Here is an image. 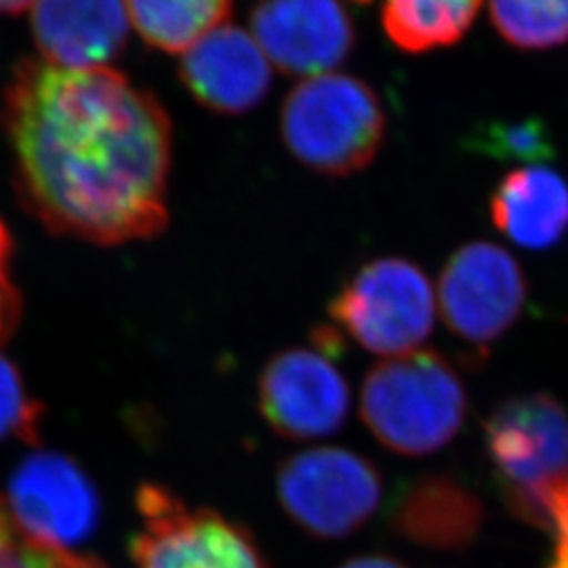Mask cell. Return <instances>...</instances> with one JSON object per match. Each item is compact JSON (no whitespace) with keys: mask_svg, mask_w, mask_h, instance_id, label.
I'll return each instance as SVG.
<instances>
[{"mask_svg":"<svg viewBox=\"0 0 568 568\" xmlns=\"http://www.w3.org/2000/svg\"><path fill=\"white\" fill-rule=\"evenodd\" d=\"M434 288L405 257H379L358 267L328 304L333 328L366 352L405 356L434 328Z\"/></svg>","mask_w":568,"mask_h":568,"instance_id":"cell-5","label":"cell"},{"mask_svg":"<svg viewBox=\"0 0 568 568\" xmlns=\"http://www.w3.org/2000/svg\"><path fill=\"white\" fill-rule=\"evenodd\" d=\"M386 110L375 89L349 74L300 82L281 108V135L295 161L326 178L365 171L386 140Z\"/></svg>","mask_w":568,"mask_h":568,"instance_id":"cell-3","label":"cell"},{"mask_svg":"<svg viewBox=\"0 0 568 568\" xmlns=\"http://www.w3.org/2000/svg\"><path fill=\"white\" fill-rule=\"evenodd\" d=\"M488 209L511 243L544 251L568 234L567 180L544 164L514 169L493 190Z\"/></svg>","mask_w":568,"mask_h":568,"instance_id":"cell-15","label":"cell"},{"mask_svg":"<svg viewBox=\"0 0 568 568\" xmlns=\"http://www.w3.org/2000/svg\"><path fill=\"white\" fill-rule=\"evenodd\" d=\"M392 527L422 548L457 551L478 537L485 508L478 495L450 474H424L394 497Z\"/></svg>","mask_w":568,"mask_h":568,"instance_id":"cell-14","label":"cell"},{"mask_svg":"<svg viewBox=\"0 0 568 568\" xmlns=\"http://www.w3.org/2000/svg\"><path fill=\"white\" fill-rule=\"evenodd\" d=\"M554 530H556V551L548 568H568V509L558 514Z\"/></svg>","mask_w":568,"mask_h":568,"instance_id":"cell-23","label":"cell"},{"mask_svg":"<svg viewBox=\"0 0 568 568\" xmlns=\"http://www.w3.org/2000/svg\"><path fill=\"white\" fill-rule=\"evenodd\" d=\"M527 276L504 246L474 241L459 246L440 272L443 323L462 344L487 354L525 314Z\"/></svg>","mask_w":568,"mask_h":568,"instance_id":"cell-8","label":"cell"},{"mask_svg":"<svg viewBox=\"0 0 568 568\" xmlns=\"http://www.w3.org/2000/svg\"><path fill=\"white\" fill-rule=\"evenodd\" d=\"M495 483L523 520L551 528V508L568 487V408L546 392L495 406L483 427Z\"/></svg>","mask_w":568,"mask_h":568,"instance_id":"cell-4","label":"cell"},{"mask_svg":"<svg viewBox=\"0 0 568 568\" xmlns=\"http://www.w3.org/2000/svg\"><path fill=\"white\" fill-rule=\"evenodd\" d=\"M276 495L286 516L321 539L361 530L382 504V474L361 453L344 447L305 448L276 469Z\"/></svg>","mask_w":568,"mask_h":568,"instance_id":"cell-6","label":"cell"},{"mask_svg":"<svg viewBox=\"0 0 568 568\" xmlns=\"http://www.w3.org/2000/svg\"><path fill=\"white\" fill-rule=\"evenodd\" d=\"M467 415V392L457 368L438 352L389 358L366 373L361 417L387 450L424 457L450 445Z\"/></svg>","mask_w":568,"mask_h":568,"instance_id":"cell-2","label":"cell"},{"mask_svg":"<svg viewBox=\"0 0 568 568\" xmlns=\"http://www.w3.org/2000/svg\"><path fill=\"white\" fill-rule=\"evenodd\" d=\"M0 568H105L102 560L81 551L42 544L16 523L0 495Z\"/></svg>","mask_w":568,"mask_h":568,"instance_id":"cell-20","label":"cell"},{"mask_svg":"<svg viewBox=\"0 0 568 568\" xmlns=\"http://www.w3.org/2000/svg\"><path fill=\"white\" fill-rule=\"evenodd\" d=\"M124 4L143 42L164 53H185L232 13V0H124Z\"/></svg>","mask_w":568,"mask_h":568,"instance_id":"cell-17","label":"cell"},{"mask_svg":"<svg viewBox=\"0 0 568 568\" xmlns=\"http://www.w3.org/2000/svg\"><path fill=\"white\" fill-rule=\"evenodd\" d=\"M255 41L286 77H318L337 68L356 42L339 0H264L251 13Z\"/></svg>","mask_w":568,"mask_h":568,"instance_id":"cell-11","label":"cell"},{"mask_svg":"<svg viewBox=\"0 0 568 568\" xmlns=\"http://www.w3.org/2000/svg\"><path fill=\"white\" fill-rule=\"evenodd\" d=\"M7 508L28 535L51 548L79 551L100 523V499L79 467L37 453L11 476Z\"/></svg>","mask_w":568,"mask_h":568,"instance_id":"cell-10","label":"cell"},{"mask_svg":"<svg viewBox=\"0 0 568 568\" xmlns=\"http://www.w3.org/2000/svg\"><path fill=\"white\" fill-rule=\"evenodd\" d=\"M41 408L30 398L18 368L0 354V443H34Z\"/></svg>","mask_w":568,"mask_h":568,"instance_id":"cell-21","label":"cell"},{"mask_svg":"<svg viewBox=\"0 0 568 568\" xmlns=\"http://www.w3.org/2000/svg\"><path fill=\"white\" fill-rule=\"evenodd\" d=\"M11 236L0 220V344L13 333L20 316V295L11 283Z\"/></svg>","mask_w":568,"mask_h":568,"instance_id":"cell-22","label":"cell"},{"mask_svg":"<svg viewBox=\"0 0 568 568\" xmlns=\"http://www.w3.org/2000/svg\"><path fill=\"white\" fill-rule=\"evenodd\" d=\"M339 333L323 326L314 344L286 347L264 366L257 405L267 426L288 440H316L347 422L352 392L335 365Z\"/></svg>","mask_w":568,"mask_h":568,"instance_id":"cell-7","label":"cell"},{"mask_svg":"<svg viewBox=\"0 0 568 568\" xmlns=\"http://www.w3.org/2000/svg\"><path fill=\"white\" fill-rule=\"evenodd\" d=\"M37 0H0V13L7 16H16V13H23L28 7H34Z\"/></svg>","mask_w":568,"mask_h":568,"instance_id":"cell-25","label":"cell"},{"mask_svg":"<svg viewBox=\"0 0 568 568\" xmlns=\"http://www.w3.org/2000/svg\"><path fill=\"white\" fill-rule=\"evenodd\" d=\"M483 0H384L387 39L406 53H427L466 37Z\"/></svg>","mask_w":568,"mask_h":568,"instance_id":"cell-16","label":"cell"},{"mask_svg":"<svg viewBox=\"0 0 568 568\" xmlns=\"http://www.w3.org/2000/svg\"><path fill=\"white\" fill-rule=\"evenodd\" d=\"M138 509L142 527L131 541L138 568H267L246 528L190 508L166 488H140Z\"/></svg>","mask_w":568,"mask_h":568,"instance_id":"cell-9","label":"cell"},{"mask_svg":"<svg viewBox=\"0 0 568 568\" xmlns=\"http://www.w3.org/2000/svg\"><path fill=\"white\" fill-rule=\"evenodd\" d=\"M462 145L467 152L488 156L493 161L544 163L556 156V143L548 124L539 116L518 121H488L476 124Z\"/></svg>","mask_w":568,"mask_h":568,"instance_id":"cell-19","label":"cell"},{"mask_svg":"<svg viewBox=\"0 0 568 568\" xmlns=\"http://www.w3.org/2000/svg\"><path fill=\"white\" fill-rule=\"evenodd\" d=\"M490 21L504 41L525 51L568 42V0H490Z\"/></svg>","mask_w":568,"mask_h":568,"instance_id":"cell-18","label":"cell"},{"mask_svg":"<svg viewBox=\"0 0 568 568\" xmlns=\"http://www.w3.org/2000/svg\"><path fill=\"white\" fill-rule=\"evenodd\" d=\"M180 79L206 110L239 116L264 102L272 68L255 37L239 26H220L185 51Z\"/></svg>","mask_w":568,"mask_h":568,"instance_id":"cell-12","label":"cell"},{"mask_svg":"<svg viewBox=\"0 0 568 568\" xmlns=\"http://www.w3.org/2000/svg\"><path fill=\"white\" fill-rule=\"evenodd\" d=\"M339 568H406L398 562V560H394V558H389V556H361V558H354V560H349V562H345Z\"/></svg>","mask_w":568,"mask_h":568,"instance_id":"cell-24","label":"cell"},{"mask_svg":"<svg viewBox=\"0 0 568 568\" xmlns=\"http://www.w3.org/2000/svg\"><path fill=\"white\" fill-rule=\"evenodd\" d=\"M124 0H37L32 37L44 61L61 68H102L129 39Z\"/></svg>","mask_w":568,"mask_h":568,"instance_id":"cell-13","label":"cell"},{"mask_svg":"<svg viewBox=\"0 0 568 568\" xmlns=\"http://www.w3.org/2000/svg\"><path fill=\"white\" fill-rule=\"evenodd\" d=\"M2 126L21 199L53 232L95 244L163 232L173 129L156 95L119 70L18 61Z\"/></svg>","mask_w":568,"mask_h":568,"instance_id":"cell-1","label":"cell"}]
</instances>
